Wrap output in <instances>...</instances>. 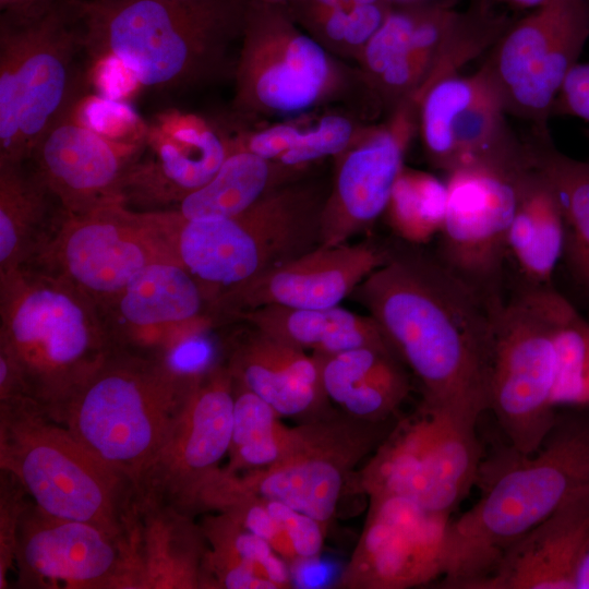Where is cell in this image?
Wrapping results in <instances>:
<instances>
[{"mask_svg": "<svg viewBox=\"0 0 589 589\" xmlns=\"http://www.w3.org/2000/svg\"><path fill=\"white\" fill-rule=\"evenodd\" d=\"M351 296L413 373L422 401L476 422L489 410L501 310L434 255L406 242L393 247Z\"/></svg>", "mask_w": 589, "mask_h": 589, "instance_id": "obj_1", "label": "cell"}, {"mask_svg": "<svg viewBox=\"0 0 589 589\" xmlns=\"http://www.w3.org/2000/svg\"><path fill=\"white\" fill-rule=\"evenodd\" d=\"M91 62L183 91L233 75L248 0H68Z\"/></svg>", "mask_w": 589, "mask_h": 589, "instance_id": "obj_2", "label": "cell"}, {"mask_svg": "<svg viewBox=\"0 0 589 589\" xmlns=\"http://www.w3.org/2000/svg\"><path fill=\"white\" fill-rule=\"evenodd\" d=\"M479 480L478 501L449 522L445 588L474 589L518 539L589 491V426H554L534 453L481 464Z\"/></svg>", "mask_w": 589, "mask_h": 589, "instance_id": "obj_3", "label": "cell"}, {"mask_svg": "<svg viewBox=\"0 0 589 589\" xmlns=\"http://www.w3.org/2000/svg\"><path fill=\"white\" fill-rule=\"evenodd\" d=\"M0 349L49 417L116 350L98 306L34 264L0 275Z\"/></svg>", "mask_w": 589, "mask_h": 589, "instance_id": "obj_4", "label": "cell"}, {"mask_svg": "<svg viewBox=\"0 0 589 589\" xmlns=\"http://www.w3.org/2000/svg\"><path fill=\"white\" fill-rule=\"evenodd\" d=\"M84 57L68 0H53L28 17L0 14V164L27 161L41 139L77 110L86 94Z\"/></svg>", "mask_w": 589, "mask_h": 589, "instance_id": "obj_5", "label": "cell"}, {"mask_svg": "<svg viewBox=\"0 0 589 589\" xmlns=\"http://www.w3.org/2000/svg\"><path fill=\"white\" fill-rule=\"evenodd\" d=\"M201 375L166 359L116 349L50 418L134 488Z\"/></svg>", "mask_w": 589, "mask_h": 589, "instance_id": "obj_6", "label": "cell"}, {"mask_svg": "<svg viewBox=\"0 0 589 589\" xmlns=\"http://www.w3.org/2000/svg\"><path fill=\"white\" fill-rule=\"evenodd\" d=\"M327 190L292 181L231 217L183 220L164 211L175 257L211 306L221 294L320 245Z\"/></svg>", "mask_w": 589, "mask_h": 589, "instance_id": "obj_7", "label": "cell"}, {"mask_svg": "<svg viewBox=\"0 0 589 589\" xmlns=\"http://www.w3.org/2000/svg\"><path fill=\"white\" fill-rule=\"evenodd\" d=\"M0 467L45 513L124 533L133 484L25 395L0 399Z\"/></svg>", "mask_w": 589, "mask_h": 589, "instance_id": "obj_8", "label": "cell"}, {"mask_svg": "<svg viewBox=\"0 0 589 589\" xmlns=\"http://www.w3.org/2000/svg\"><path fill=\"white\" fill-rule=\"evenodd\" d=\"M232 76V106L245 122L304 112L363 85L359 71L306 33L286 5L256 0H248Z\"/></svg>", "mask_w": 589, "mask_h": 589, "instance_id": "obj_9", "label": "cell"}, {"mask_svg": "<svg viewBox=\"0 0 589 589\" xmlns=\"http://www.w3.org/2000/svg\"><path fill=\"white\" fill-rule=\"evenodd\" d=\"M476 424L421 401L388 430L350 482L368 497L401 496L450 515L478 481Z\"/></svg>", "mask_w": 589, "mask_h": 589, "instance_id": "obj_10", "label": "cell"}, {"mask_svg": "<svg viewBox=\"0 0 589 589\" xmlns=\"http://www.w3.org/2000/svg\"><path fill=\"white\" fill-rule=\"evenodd\" d=\"M387 423H369L340 410L290 426L280 458L268 467L226 472L223 467L201 496L243 493L279 501L318 520L326 529L354 468L388 432Z\"/></svg>", "mask_w": 589, "mask_h": 589, "instance_id": "obj_11", "label": "cell"}, {"mask_svg": "<svg viewBox=\"0 0 589 589\" xmlns=\"http://www.w3.org/2000/svg\"><path fill=\"white\" fill-rule=\"evenodd\" d=\"M160 261L177 262L165 213L135 211L116 201L64 214L29 264L68 280L99 309Z\"/></svg>", "mask_w": 589, "mask_h": 589, "instance_id": "obj_12", "label": "cell"}, {"mask_svg": "<svg viewBox=\"0 0 589 589\" xmlns=\"http://www.w3.org/2000/svg\"><path fill=\"white\" fill-rule=\"evenodd\" d=\"M544 286H525L497 316L489 410L524 455L538 450L556 424L552 394L555 350Z\"/></svg>", "mask_w": 589, "mask_h": 589, "instance_id": "obj_13", "label": "cell"}, {"mask_svg": "<svg viewBox=\"0 0 589 589\" xmlns=\"http://www.w3.org/2000/svg\"><path fill=\"white\" fill-rule=\"evenodd\" d=\"M589 40V0H548L514 22L481 70L507 116L549 131L557 94Z\"/></svg>", "mask_w": 589, "mask_h": 589, "instance_id": "obj_14", "label": "cell"}, {"mask_svg": "<svg viewBox=\"0 0 589 589\" xmlns=\"http://www.w3.org/2000/svg\"><path fill=\"white\" fill-rule=\"evenodd\" d=\"M530 164L472 165L447 173V206L434 256L501 310L508 233Z\"/></svg>", "mask_w": 589, "mask_h": 589, "instance_id": "obj_15", "label": "cell"}, {"mask_svg": "<svg viewBox=\"0 0 589 589\" xmlns=\"http://www.w3.org/2000/svg\"><path fill=\"white\" fill-rule=\"evenodd\" d=\"M233 380L219 360L199 376L180 402L158 452L134 484V500L199 512L200 500L228 455Z\"/></svg>", "mask_w": 589, "mask_h": 589, "instance_id": "obj_16", "label": "cell"}, {"mask_svg": "<svg viewBox=\"0 0 589 589\" xmlns=\"http://www.w3.org/2000/svg\"><path fill=\"white\" fill-rule=\"evenodd\" d=\"M417 109L424 153L446 173L466 166H515L529 161L525 141L507 121L495 88L480 69L443 76L410 99Z\"/></svg>", "mask_w": 589, "mask_h": 589, "instance_id": "obj_17", "label": "cell"}, {"mask_svg": "<svg viewBox=\"0 0 589 589\" xmlns=\"http://www.w3.org/2000/svg\"><path fill=\"white\" fill-rule=\"evenodd\" d=\"M14 566L20 588L135 589L127 531L55 517L35 503L20 520Z\"/></svg>", "mask_w": 589, "mask_h": 589, "instance_id": "obj_18", "label": "cell"}, {"mask_svg": "<svg viewBox=\"0 0 589 589\" xmlns=\"http://www.w3.org/2000/svg\"><path fill=\"white\" fill-rule=\"evenodd\" d=\"M450 515L396 495L369 497L361 534L342 569V589H409L443 575Z\"/></svg>", "mask_w": 589, "mask_h": 589, "instance_id": "obj_19", "label": "cell"}, {"mask_svg": "<svg viewBox=\"0 0 589 589\" xmlns=\"http://www.w3.org/2000/svg\"><path fill=\"white\" fill-rule=\"evenodd\" d=\"M99 312L115 349L166 360L216 324L202 287L175 261L148 265Z\"/></svg>", "mask_w": 589, "mask_h": 589, "instance_id": "obj_20", "label": "cell"}, {"mask_svg": "<svg viewBox=\"0 0 589 589\" xmlns=\"http://www.w3.org/2000/svg\"><path fill=\"white\" fill-rule=\"evenodd\" d=\"M417 127V110L405 101L380 124L363 125L335 156L332 184L320 219V245L349 242L385 213Z\"/></svg>", "mask_w": 589, "mask_h": 589, "instance_id": "obj_21", "label": "cell"}, {"mask_svg": "<svg viewBox=\"0 0 589 589\" xmlns=\"http://www.w3.org/2000/svg\"><path fill=\"white\" fill-rule=\"evenodd\" d=\"M230 152L220 124L194 113L164 112L146 125L122 180V202L142 212L172 209L208 182Z\"/></svg>", "mask_w": 589, "mask_h": 589, "instance_id": "obj_22", "label": "cell"}, {"mask_svg": "<svg viewBox=\"0 0 589 589\" xmlns=\"http://www.w3.org/2000/svg\"><path fill=\"white\" fill-rule=\"evenodd\" d=\"M393 247L366 240L316 248L221 294L212 304L216 323L265 305L325 309L339 305L389 257Z\"/></svg>", "mask_w": 589, "mask_h": 589, "instance_id": "obj_23", "label": "cell"}, {"mask_svg": "<svg viewBox=\"0 0 589 589\" xmlns=\"http://www.w3.org/2000/svg\"><path fill=\"white\" fill-rule=\"evenodd\" d=\"M142 144L103 134L76 110L41 139L27 163L63 213L75 215L122 201L123 177Z\"/></svg>", "mask_w": 589, "mask_h": 589, "instance_id": "obj_24", "label": "cell"}, {"mask_svg": "<svg viewBox=\"0 0 589 589\" xmlns=\"http://www.w3.org/2000/svg\"><path fill=\"white\" fill-rule=\"evenodd\" d=\"M232 380L265 400L280 418L301 422L333 413L315 354L245 326L221 345V359Z\"/></svg>", "mask_w": 589, "mask_h": 589, "instance_id": "obj_25", "label": "cell"}, {"mask_svg": "<svg viewBox=\"0 0 589 589\" xmlns=\"http://www.w3.org/2000/svg\"><path fill=\"white\" fill-rule=\"evenodd\" d=\"M589 534V491L560 506L518 539L474 589H574Z\"/></svg>", "mask_w": 589, "mask_h": 589, "instance_id": "obj_26", "label": "cell"}, {"mask_svg": "<svg viewBox=\"0 0 589 589\" xmlns=\"http://www.w3.org/2000/svg\"><path fill=\"white\" fill-rule=\"evenodd\" d=\"M128 537L136 567V589H201L207 541L191 515L152 502L133 505Z\"/></svg>", "mask_w": 589, "mask_h": 589, "instance_id": "obj_27", "label": "cell"}, {"mask_svg": "<svg viewBox=\"0 0 589 589\" xmlns=\"http://www.w3.org/2000/svg\"><path fill=\"white\" fill-rule=\"evenodd\" d=\"M315 356L329 401L349 417L387 423L409 395L405 364L392 346H364Z\"/></svg>", "mask_w": 589, "mask_h": 589, "instance_id": "obj_28", "label": "cell"}, {"mask_svg": "<svg viewBox=\"0 0 589 589\" xmlns=\"http://www.w3.org/2000/svg\"><path fill=\"white\" fill-rule=\"evenodd\" d=\"M63 216L27 161L0 164V275L33 262Z\"/></svg>", "mask_w": 589, "mask_h": 589, "instance_id": "obj_29", "label": "cell"}, {"mask_svg": "<svg viewBox=\"0 0 589 589\" xmlns=\"http://www.w3.org/2000/svg\"><path fill=\"white\" fill-rule=\"evenodd\" d=\"M207 541L203 589H288L294 585L289 565L262 538L224 512L206 516Z\"/></svg>", "mask_w": 589, "mask_h": 589, "instance_id": "obj_30", "label": "cell"}, {"mask_svg": "<svg viewBox=\"0 0 589 589\" xmlns=\"http://www.w3.org/2000/svg\"><path fill=\"white\" fill-rule=\"evenodd\" d=\"M271 337L312 354L327 356L364 346H390L372 316L340 305L297 309L265 305L238 315Z\"/></svg>", "mask_w": 589, "mask_h": 589, "instance_id": "obj_31", "label": "cell"}, {"mask_svg": "<svg viewBox=\"0 0 589 589\" xmlns=\"http://www.w3.org/2000/svg\"><path fill=\"white\" fill-rule=\"evenodd\" d=\"M566 225L553 190L532 166L525 172L508 233V253L527 286L549 285L564 255Z\"/></svg>", "mask_w": 589, "mask_h": 589, "instance_id": "obj_32", "label": "cell"}, {"mask_svg": "<svg viewBox=\"0 0 589 589\" xmlns=\"http://www.w3.org/2000/svg\"><path fill=\"white\" fill-rule=\"evenodd\" d=\"M294 173L250 151L231 148L215 176L170 209L183 220L236 216Z\"/></svg>", "mask_w": 589, "mask_h": 589, "instance_id": "obj_33", "label": "cell"}, {"mask_svg": "<svg viewBox=\"0 0 589 589\" xmlns=\"http://www.w3.org/2000/svg\"><path fill=\"white\" fill-rule=\"evenodd\" d=\"M233 418L226 472L241 473L276 462L284 453L290 426L265 400L233 381Z\"/></svg>", "mask_w": 589, "mask_h": 589, "instance_id": "obj_34", "label": "cell"}, {"mask_svg": "<svg viewBox=\"0 0 589 589\" xmlns=\"http://www.w3.org/2000/svg\"><path fill=\"white\" fill-rule=\"evenodd\" d=\"M543 298L555 350L552 404L589 405V322L550 285Z\"/></svg>", "mask_w": 589, "mask_h": 589, "instance_id": "obj_35", "label": "cell"}, {"mask_svg": "<svg viewBox=\"0 0 589 589\" xmlns=\"http://www.w3.org/2000/svg\"><path fill=\"white\" fill-rule=\"evenodd\" d=\"M531 166L550 184L566 225V242L589 245V160L573 158L554 145L550 131L525 141Z\"/></svg>", "mask_w": 589, "mask_h": 589, "instance_id": "obj_36", "label": "cell"}, {"mask_svg": "<svg viewBox=\"0 0 589 589\" xmlns=\"http://www.w3.org/2000/svg\"><path fill=\"white\" fill-rule=\"evenodd\" d=\"M446 206V181L429 172L404 167L384 214L401 240L417 245L438 235Z\"/></svg>", "mask_w": 589, "mask_h": 589, "instance_id": "obj_37", "label": "cell"}, {"mask_svg": "<svg viewBox=\"0 0 589 589\" xmlns=\"http://www.w3.org/2000/svg\"><path fill=\"white\" fill-rule=\"evenodd\" d=\"M362 127L354 118L338 112L312 120L284 121L283 153L276 164L296 175L314 161L337 156L350 145Z\"/></svg>", "mask_w": 589, "mask_h": 589, "instance_id": "obj_38", "label": "cell"}, {"mask_svg": "<svg viewBox=\"0 0 589 589\" xmlns=\"http://www.w3.org/2000/svg\"><path fill=\"white\" fill-rule=\"evenodd\" d=\"M26 490L10 472L1 470L0 490V589L8 588V574L14 566L16 533L27 506Z\"/></svg>", "mask_w": 589, "mask_h": 589, "instance_id": "obj_39", "label": "cell"}, {"mask_svg": "<svg viewBox=\"0 0 589 589\" xmlns=\"http://www.w3.org/2000/svg\"><path fill=\"white\" fill-rule=\"evenodd\" d=\"M553 116H569L589 123V61L567 74L552 108Z\"/></svg>", "mask_w": 589, "mask_h": 589, "instance_id": "obj_40", "label": "cell"}, {"mask_svg": "<svg viewBox=\"0 0 589 589\" xmlns=\"http://www.w3.org/2000/svg\"><path fill=\"white\" fill-rule=\"evenodd\" d=\"M342 1L344 0H296L286 7L297 23L302 28H305Z\"/></svg>", "mask_w": 589, "mask_h": 589, "instance_id": "obj_41", "label": "cell"}, {"mask_svg": "<svg viewBox=\"0 0 589 589\" xmlns=\"http://www.w3.org/2000/svg\"><path fill=\"white\" fill-rule=\"evenodd\" d=\"M563 256L575 278L589 291V245L565 243Z\"/></svg>", "mask_w": 589, "mask_h": 589, "instance_id": "obj_42", "label": "cell"}, {"mask_svg": "<svg viewBox=\"0 0 589 589\" xmlns=\"http://www.w3.org/2000/svg\"><path fill=\"white\" fill-rule=\"evenodd\" d=\"M53 0H0V14L28 17L44 12Z\"/></svg>", "mask_w": 589, "mask_h": 589, "instance_id": "obj_43", "label": "cell"}, {"mask_svg": "<svg viewBox=\"0 0 589 589\" xmlns=\"http://www.w3.org/2000/svg\"><path fill=\"white\" fill-rule=\"evenodd\" d=\"M574 589H589V534L579 553L575 572Z\"/></svg>", "mask_w": 589, "mask_h": 589, "instance_id": "obj_44", "label": "cell"}, {"mask_svg": "<svg viewBox=\"0 0 589 589\" xmlns=\"http://www.w3.org/2000/svg\"><path fill=\"white\" fill-rule=\"evenodd\" d=\"M395 7L419 5V4H444L453 7L454 0H392Z\"/></svg>", "mask_w": 589, "mask_h": 589, "instance_id": "obj_45", "label": "cell"}, {"mask_svg": "<svg viewBox=\"0 0 589 589\" xmlns=\"http://www.w3.org/2000/svg\"><path fill=\"white\" fill-rule=\"evenodd\" d=\"M513 5L522 8V9H531L534 10L542 4H544L548 0H506Z\"/></svg>", "mask_w": 589, "mask_h": 589, "instance_id": "obj_46", "label": "cell"}, {"mask_svg": "<svg viewBox=\"0 0 589 589\" xmlns=\"http://www.w3.org/2000/svg\"><path fill=\"white\" fill-rule=\"evenodd\" d=\"M256 1L281 4V5H288V4H290L291 2H293L296 0H256Z\"/></svg>", "mask_w": 589, "mask_h": 589, "instance_id": "obj_47", "label": "cell"}, {"mask_svg": "<svg viewBox=\"0 0 589 589\" xmlns=\"http://www.w3.org/2000/svg\"><path fill=\"white\" fill-rule=\"evenodd\" d=\"M588 137H589V130L587 131Z\"/></svg>", "mask_w": 589, "mask_h": 589, "instance_id": "obj_48", "label": "cell"}]
</instances>
